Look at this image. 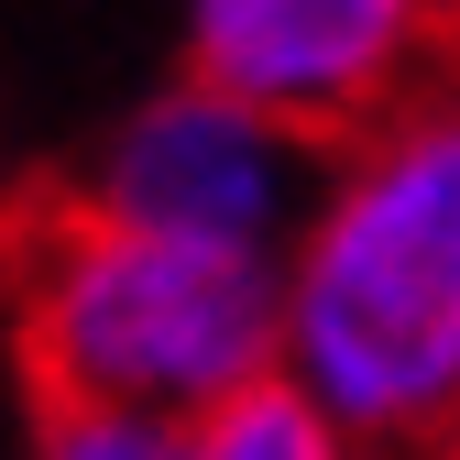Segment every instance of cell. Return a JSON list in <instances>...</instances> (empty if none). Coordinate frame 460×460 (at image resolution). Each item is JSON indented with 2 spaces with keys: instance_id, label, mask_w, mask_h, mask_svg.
<instances>
[{
  "instance_id": "cell-1",
  "label": "cell",
  "mask_w": 460,
  "mask_h": 460,
  "mask_svg": "<svg viewBox=\"0 0 460 460\" xmlns=\"http://www.w3.org/2000/svg\"><path fill=\"white\" fill-rule=\"evenodd\" d=\"M274 373L362 460H460V88L318 154L274 263Z\"/></svg>"
},
{
  "instance_id": "cell-2",
  "label": "cell",
  "mask_w": 460,
  "mask_h": 460,
  "mask_svg": "<svg viewBox=\"0 0 460 460\" xmlns=\"http://www.w3.org/2000/svg\"><path fill=\"white\" fill-rule=\"evenodd\" d=\"M22 362L44 406H143L187 428L274 373V274L55 208L22 242Z\"/></svg>"
},
{
  "instance_id": "cell-3",
  "label": "cell",
  "mask_w": 460,
  "mask_h": 460,
  "mask_svg": "<svg viewBox=\"0 0 460 460\" xmlns=\"http://www.w3.org/2000/svg\"><path fill=\"white\" fill-rule=\"evenodd\" d=\"M307 187H318V143H296V132H274L263 110L176 77L164 99H143L132 121L99 143L77 208L143 230V242L274 274L285 242H296V219H307Z\"/></svg>"
},
{
  "instance_id": "cell-4",
  "label": "cell",
  "mask_w": 460,
  "mask_h": 460,
  "mask_svg": "<svg viewBox=\"0 0 460 460\" xmlns=\"http://www.w3.org/2000/svg\"><path fill=\"white\" fill-rule=\"evenodd\" d=\"M438 44L449 0H187V77L318 154L406 110Z\"/></svg>"
},
{
  "instance_id": "cell-5",
  "label": "cell",
  "mask_w": 460,
  "mask_h": 460,
  "mask_svg": "<svg viewBox=\"0 0 460 460\" xmlns=\"http://www.w3.org/2000/svg\"><path fill=\"white\" fill-rule=\"evenodd\" d=\"M187 460H362V449L318 394H296L285 373H252L242 394L187 417Z\"/></svg>"
},
{
  "instance_id": "cell-6",
  "label": "cell",
  "mask_w": 460,
  "mask_h": 460,
  "mask_svg": "<svg viewBox=\"0 0 460 460\" xmlns=\"http://www.w3.org/2000/svg\"><path fill=\"white\" fill-rule=\"evenodd\" d=\"M33 460H187V428L143 406H44Z\"/></svg>"
}]
</instances>
